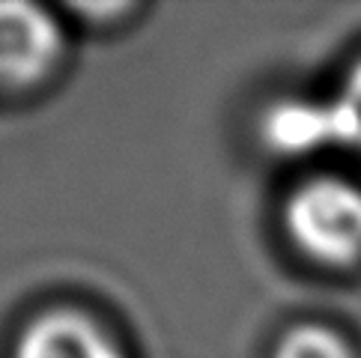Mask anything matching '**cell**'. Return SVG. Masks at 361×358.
Masks as SVG:
<instances>
[{
	"label": "cell",
	"instance_id": "obj_4",
	"mask_svg": "<svg viewBox=\"0 0 361 358\" xmlns=\"http://www.w3.org/2000/svg\"><path fill=\"white\" fill-rule=\"evenodd\" d=\"M263 135L269 147L287 152V156H302V152L334 147L326 101H281L266 113Z\"/></svg>",
	"mask_w": 361,
	"mask_h": 358
},
{
	"label": "cell",
	"instance_id": "obj_1",
	"mask_svg": "<svg viewBox=\"0 0 361 358\" xmlns=\"http://www.w3.org/2000/svg\"><path fill=\"white\" fill-rule=\"evenodd\" d=\"M283 227L307 260L331 268L361 263V185L343 176H314L295 185Z\"/></svg>",
	"mask_w": 361,
	"mask_h": 358
},
{
	"label": "cell",
	"instance_id": "obj_3",
	"mask_svg": "<svg viewBox=\"0 0 361 358\" xmlns=\"http://www.w3.org/2000/svg\"><path fill=\"white\" fill-rule=\"evenodd\" d=\"M16 358H123L105 331L87 316L54 311L33 319L21 335Z\"/></svg>",
	"mask_w": 361,
	"mask_h": 358
},
{
	"label": "cell",
	"instance_id": "obj_6",
	"mask_svg": "<svg viewBox=\"0 0 361 358\" xmlns=\"http://www.w3.org/2000/svg\"><path fill=\"white\" fill-rule=\"evenodd\" d=\"M272 358H355V355L338 331L322 326H299L290 328L278 340Z\"/></svg>",
	"mask_w": 361,
	"mask_h": 358
},
{
	"label": "cell",
	"instance_id": "obj_5",
	"mask_svg": "<svg viewBox=\"0 0 361 358\" xmlns=\"http://www.w3.org/2000/svg\"><path fill=\"white\" fill-rule=\"evenodd\" d=\"M334 147L361 152V57L346 69L338 93L326 99Z\"/></svg>",
	"mask_w": 361,
	"mask_h": 358
},
{
	"label": "cell",
	"instance_id": "obj_2",
	"mask_svg": "<svg viewBox=\"0 0 361 358\" xmlns=\"http://www.w3.org/2000/svg\"><path fill=\"white\" fill-rule=\"evenodd\" d=\"M60 54V30L33 4H0V84L21 87L51 69Z\"/></svg>",
	"mask_w": 361,
	"mask_h": 358
}]
</instances>
